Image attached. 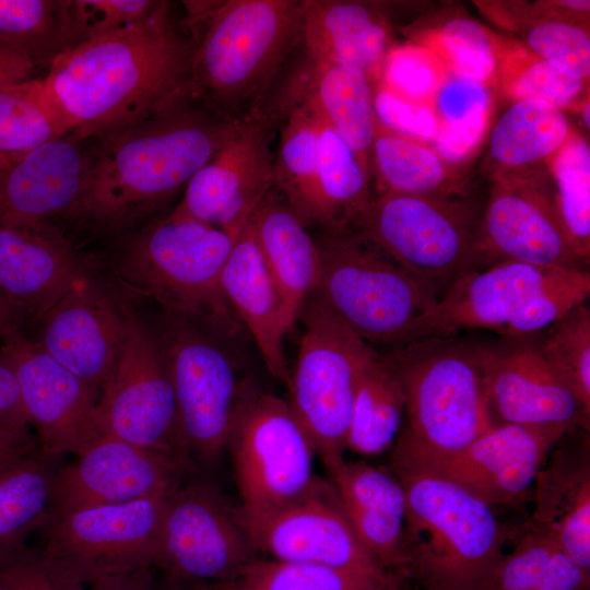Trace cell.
<instances>
[{"label":"cell","instance_id":"30","mask_svg":"<svg viewBox=\"0 0 590 590\" xmlns=\"http://www.w3.org/2000/svg\"><path fill=\"white\" fill-rule=\"evenodd\" d=\"M390 25L375 5L359 1L304 0L306 56L355 68L377 83L390 46Z\"/></svg>","mask_w":590,"mask_h":590},{"label":"cell","instance_id":"34","mask_svg":"<svg viewBox=\"0 0 590 590\" xmlns=\"http://www.w3.org/2000/svg\"><path fill=\"white\" fill-rule=\"evenodd\" d=\"M371 167L378 194L467 196L458 175L433 149L385 129L377 120Z\"/></svg>","mask_w":590,"mask_h":590},{"label":"cell","instance_id":"27","mask_svg":"<svg viewBox=\"0 0 590 590\" xmlns=\"http://www.w3.org/2000/svg\"><path fill=\"white\" fill-rule=\"evenodd\" d=\"M296 105L309 107L337 131L370 170L376 116L373 84L363 72L306 56L284 85L276 107L271 110L281 118L284 111Z\"/></svg>","mask_w":590,"mask_h":590},{"label":"cell","instance_id":"51","mask_svg":"<svg viewBox=\"0 0 590 590\" xmlns=\"http://www.w3.org/2000/svg\"><path fill=\"white\" fill-rule=\"evenodd\" d=\"M439 126L471 118L491 108V94L486 83L448 71L430 105Z\"/></svg>","mask_w":590,"mask_h":590},{"label":"cell","instance_id":"24","mask_svg":"<svg viewBox=\"0 0 590 590\" xmlns=\"http://www.w3.org/2000/svg\"><path fill=\"white\" fill-rule=\"evenodd\" d=\"M94 141L73 133L0 169V226L47 223L75 204L86 184Z\"/></svg>","mask_w":590,"mask_h":590},{"label":"cell","instance_id":"43","mask_svg":"<svg viewBox=\"0 0 590 590\" xmlns=\"http://www.w3.org/2000/svg\"><path fill=\"white\" fill-rule=\"evenodd\" d=\"M555 203L580 256L590 261V148L571 130L548 161Z\"/></svg>","mask_w":590,"mask_h":590},{"label":"cell","instance_id":"33","mask_svg":"<svg viewBox=\"0 0 590 590\" xmlns=\"http://www.w3.org/2000/svg\"><path fill=\"white\" fill-rule=\"evenodd\" d=\"M57 457L36 448L0 468V564L47 520Z\"/></svg>","mask_w":590,"mask_h":590},{"label":"cell","instance_id":"21","mask_svg":"<svg viewBox=\"0 0 590 590\" xmlns=\"http://www.w3.org/2000/svg\"><path fill=\"white\" fill-rule=\"evenodd\" d=\"M246 527L256 550L273 559L324 565L392 580L357 538L333 485L320 479L298 502Z\"/></svg>","mask_w":590,"mask_h":590},{"label":"cell","instance_id":"41","mask_svg":"<svg viewBox=\"0 0 590 590\" xmlns=\"http://www.w3.org/2000/svg\"><path fill=\"white\" fill-rule=\"evenodd\" d=\"M216 590H394L393 580L324 565L253 559Z\"/></svg>","mask_w":590,"mask_h":590},{"label":"cell","instance_id":"3","mask_svg":"<svg viewBox=\"0 0 590 590\" xmlns=\"http://www.w3.org/2000/svg\"><path fill=\"white\" fill-rule=\"evenodd\" d=\"M190 40L189 98L227 120L259 109L260 101L298 44L303 1H184Z\"/></svg>","mask_w":590,"mask_h":590},{"label":"cell","instance_id":"28","mask_svg":"<svg viewBox=\"0 0 590 590\" xmlns=\"http://www.w3.org/2000/svg\"><path fill=\"white\" fill-rule=\"evenodd\" d=\"M223 294L255 342L267 370L288 381L284 338L293 322L260 255L249 221L236 237L221 278Z\"/></svg>","mask_w":590,"mask_h":590},{"label":"cell","instance_id":"16","mask_svg":"<svg viewBox=\"0 0 590 590\" xmlns=\"http://www.w3.org/2000/svg\"><path fill=\"white\" fill-rule=\"evenodd\" d=\"M505 261L589 270L560 219L552 181L541 172L493 178L476 270Z\"/></svg>","mask_w":590,"mask_h":590},{"label":"cell","instance_id":"31","mask_svg":"<svg viewBox=\"0 0 590 590\" xmlns=\"http://www.w3.org/2000/svg\"><path fill=\"white\" fill-rule=\"evenodd\" d=\"M249 225L294 323L317 290L320 271L317 240L285 201L272 193L257 206Z\"/></svg>","mask_w":590,"mask_h":590},{"label":"cell","instance_id":"44","mask_svg":"<svg viewBox=\"0 0 590 590\" xmlns=\"http://www.w3.org/2000/svg\"><path fill=\"white\" fill-rule=\"evenodd\" d=\"M542 351L590 418V311L583 304L539 332Z\"/></svg>","mask_w":590,"mask_h":590},{"label":"cell","instance_id":"2","mask_svg":"<svg viewBox=\"0 0 590 590\" xmlns=\"http://www.w3.org/2000/svg\"><path fill=\"white\" fill-rule=\"evenodd\" d=\"M238 120L188 101L119 137L94 141L86 184L64 216L98 234L135 227L185 190Z\"/></svg>","mask_w":590,"mask_h":590},{"label":"cell","instance_id":"59","mask_svg":"<svg viewBox=\"0 0 590 590\" xmlns=\"http://www.w3.org/2000/svg\"><path fill=\"white\" fill-rule=\"evenodd\" d=\"M590 107H589V98H587L582 105H581V116H582V120H583V123L585 126L589 129V126H590V116H589V110Z\"/></svg>","mask_w":590,"mask_h":590},{"label":"cell","instance_id":"22","mask_svg":"<svg viewBox=\"0 0 590 590\" xmlns=\"http://www.w3.org/2000/svg\"><path fill=\"white\" fill-rule=\"evenodd\" d=\"M567 424H494L465 448L425 471L467 489L491 507L516 504L533 487Z\"/></svg>","mask_w":590,"mask_h":590},{"label":"cell","instance_id":"48","mask_svg":"<svg viewBox=\"0 0 590 590\" xmlns=\"http://www.w3.org/2000/svg\"><path fill=\"white\" fill-rule=\"evenodd\" d=\"M155 0H71L80 43L145 20L158 7Z\"/></svg>","mask_w":590,"mask_h":590},{"label":"cell","instance_id":"11","mask_svg":"<svg viewBox=\"0 0 590 590\" xmlns=\"http://www.w3.org/2000/svg\"><path fill=\"white\" fill-rule=\"evenodd\" d=\"M299 317L304 331L290 400L296 418L322 462L343 457L359 374L377 353L314 293ZM298 317V318H299Z\"/></svg>","mask_w":590,"mask_h":590},{"label":"cell","instance_id":"55","mask_svg":"<svg viewBox=\"0 0 590 590\" xmlns=\"http://www.w3.org/2000/svg\"><path fill=\"white\" fill-rule=\"evenodd\" d=\"M90 586L91 590H160L155 586L153 566L102 577Z\"/></svg>","mask_w":590,"mask_h":590},{"label":"cell","instance_id":"52","mask_svg":"<svg viewBox=\"0 0 590 590\" xmlns=\"http://www.w3.org/2000/svg\"><path fill=\"white\" fill-rule=\"evenodd\" d=\"M491 108L471 118L438 127L433 141L434 151L448 164L465 158L477 145L489 120Z\"/></svg>","mask_w":590,"mask_h":590},{"label":"cell","instance_id":"25","mask_svg":"<svg viewBox=\"0 0 590 590\" xmlns=\"http://www.w3.org/2000/svg\"><path fill=\"white\" fill-rule=\"evenodd\" d=\"M71 241L47 223L0 226V295L30 321L43 317L86 278Z\"/></svg>","mask_w":590,"mask_h":590},{"label":"cell","instance_id":"23","mask_svg":"<svg viewBox=\"0 0 590 590\" xmlns=\"http://www.w3.org/2000/svg\"><path fill=\"white\" fill-rule=\"evenodd\" d=\"M35 321L37 333L28 339L99 399L123 342L126 304L86 276Z\"/></svg>","mask_w":590,"mask_h":590},{"label":"cell","instance_id":"53","mask_svg":"<svg viewBox=\"0 0 590 590\" xmlns=\"http://www.w3.org/2000/svg\"><path fill=\"white\" fill-rule=\"evenodd\" d=\"M0 424L27 425L14 371L0 351Z\"/></svg>","mask_w":590,"mask_h":590},{"label":"cell","instance_id":"18","mask_svg":"<svg viewBox=\"0 0 590 590\" xmlns=\"http://www.w3.org/2000/svg\"><path fill=\"white\" fill-rule=\"evenodd\" d=\"M76 457L57 470L48 515L167 496L193 468L176 456L104 434Z\"/></svg>","mask_w":590,"mask_h":590},{"label":"cell","instance_id":"13","mask_svg":"<svg viewBox=\"0 0 590 590\" xmlns=\"http://www.w3.org/2000/svg\"><path fill=\"white\" fill-rule=\"evenodd\" d=\"M102 434L176 456L191 467L158 335L126 305V332L115 369L97 402Z\"/></svg>","mask_w":590,"mask_h":590},{"label":"cell","instance_id":"40","mask_svg":"<svg viewBox=\"0 0 590 590\" xmlns=\"http://www.w3.org/2000/svg\"><path fill=\"white\" fill-rule=\"evenodd\" d=\"M590 573L551 539L526 529L486 590H589Z\"/></svg>","mask_w":590,"mask_h":590},{"label":"cell","instance_id":"17","mask_svg":"<svg viewBox=\"0 0 590 590\" xmlns=\"http://www.w3.org/2000/svg\"><path fill=\"white\" fill-rule=\"evenodd\" d=\"M279 118L257 109L194 174L174 211L238 235L274 186L271 150Z\"/></svg>","mask_w":590,"mask_h":590},{"label":"cell","instance_id":"26","mask_svg":"<svg viewBox=\"0 0 590 590\" xmlns=\"http://www.w3.org/2000/svg\"><path fill=\"white\" fill-rule=\"evenodd\" d=\"M579 427L559 440L539 471L527 529L557 543L590 573V442Z\"/></svg>","mask_w":590,"mask_h":590},{"label":"cell","instance_id":"60","mask_svg":"<svg viewBox=\"0 0 590 590\" xmlns=\"http://www.w3.org/2000/svg\"><path fill=\"white\" fill-rule=\"evenodd\" d=\"M16 158H12V157L0 154V169L9 165Z\"/></svg>","mask_w":590,"mask_h":590},{"label":"cell","instance_id":"47","mask_svg":"<svg viewBox=\"0 0 590 590\" xmlns=\"http://www.w3.org/2000/svg\"><path fill=\"white\" fill-rule=\"evenodd\" d=\"M448 74L441 60L421 44L391 46L377 87L413 104L429 106Z\"/></svg>","mask_w":590,"mask_h":590},{"label":"cell","instance_id":"12","mask_svg":"<svg viewBox=\"0 0 590 590\" xmlns=\"http://www.w3.org/2000/svg\"><path fill=\"white\" fill-rule=\"evenodd\" d=\"M245 523L266 519L305 497L318 482L315 449L287 401L256 390L229 435Z\"/></svg>","mask_w":590,"mask_h":590},{"label":"cell","instance_id":"39","mask_svg":"<svg viewBox=\"0 0 590 590\" xmlns=\"http://www.w3.org/2000/svg\"><path fill=\"white\" fill-rule=\"evenodd\" d=\"M0 42L46 67L80 44L71 0H0Z\"/></svg>","mask_w":590,"mask_h":590},{"label":"cell","instance_id":"45","mask_svg":"<svg viewBox=\"0 0 590 590\" xmlns=\"http://www.w3.org/2000/svg\"><path fill=\"white\" fill-rule=\"evenodd\" d=\"M430 49L446 69L486 83L496 73L494 34L469 17H455L416 39Z\"/></svg>","mask_w":590,"mask_h":590},{"label":"cell","instance_id":"4","mask_svg":"<svg viewBox=\"0 0 590 590\" xmlns=\"http://www.w3.org/2000/svg\"><path fill=\"white\" fill-rule=\"evenodd\" d=\"M382 356L404 392L392 447L393 474L421 472L465 448L494 425L481 343L455 334L409 341Z\"/></svg>","mask_w":590,"mask_h":590},{"label":"cell","instance_id":"54","mask_svg":"<svg viewBox=\"0 0 590 590\" xmlns=\"http://www.w3.org/2000/svg\"><path fill=\"white\" fill-rule=\"evenodd\" d=\"M38 448L27 425L0 424V468Z\"/></svg>","mask_w":590,"mask_h":590},{"label":"cell","instance_id":"36","mask_svg":"<svg viewBox=\"0 0 590 590\" xmlns=\"http://www.w3.org/2000/svg\"><path fill=\"white\" fill-rule=\"evenodd\" d=\"M371 198L368 169L338 132L319 118L314 225L323 226L327 231L351 229Z\"/></svg>","mask_w":590,"mask_h":590},{"label":"cell","instance_id":"38","mask_svg":"<svg viewBox=\"0 0 590 590\" xmlns=\"http://www.w3.org/2000/svg\"><path fill=\"white\" fill-rule=\"evenodd\" d=\"M279 149L274 154V186L283 200L306 225H314L318 168L319 118L305 105L283 113Z\"/></svg>","mask_w":590,"mask_h":590},{"label":"cell","instance_id":"14","mask_svg":"<svg viewBox=\"0 0 590 590\" xmlns=\"http://www.w3.org/2000/svg\"><path fill=\"white\" fill-rule=\"evenodd\" d=\"M167 496L48 515L38 552L82 585L153 566Z\"/></svg>","mask_w":590,"mask_h":590},{"label":"cell","instance_id":"61","mask_svg":"<svg viewBox=\"0 0 590 590\" xmlns=\"http://www.w3.org/2000/svg\"><path fill=\"white\" fill-rule=\"evenodd\" d=\"M0 590H5V588L3 586L0 585Z\"/></svg>","mask_w":590,"mask_h":590},{"label":"cell","instance_id":"19","mask_svg":"<svg viewBox=\"0 0 590 590\" xmlns=\"http://www.w3.org/2000/svg\"><path fill=\"white\" fill-rule=\"evenodd\" d=\"M0 351L14 371L24 414L40 450L57 458L79 456L103 435L98 399L80 378L23 332L1 342Z\"/></svg>","mask_w":590,"mask_h":590},{"label":"cell","instance_id":"50","mask_svg":"<svg viewBox=\"0 0 590 590\" xmlns=\"http://www.w3.org/2000/svg\"><path fill=\"white\" fill-rule=\"evenodd\" d=\"M374 111L385 129L415 141H434L438 122L429 106L409 103L377 87Z\"/></svg>","mask_w":590,"mask_h":590},{"label":"cell","instance_id":"15","mask_svg":"<svg viewBox=\"0 0 590 590\" xmlns=\"http://www.w3.org/2000/svg\"><path fill=\"white\" fill-rule=\"evenodd\" d=\"M239 508L213 485L184 483L165 499L153 567L175 581L217 583L256 559Z\"/></svg>","mask_w":590,"mask_h":590},{"label":"cell","instance_id":"8","mask_svg":"<svg viewBox=\"0 0 590 590\" xmlns=\"http://www.w3.org/2000/svg\"><path fill=\"white\" fill-rule=\"evenodd\" d=\"M164 320L155 331L182 441L193 465H212L226 450L237 416L256 389L232 347L237 337L198 318L166 314Z\"/></svg>","mask_w":590,"mask_h":590},{"label":"cell","instance_id":"29","mask_svg":"<svg viewBox=\"0 0 590 590\" xmlns=\"http://www.w3.org/2000/svg\"><path fill=\"white\" fill-rule=\"evenodd\" d=\"M323 464L362 544L386 571L402 570L405 494L399 479L382 468L344 457Z\"/></svg>","mask_w":590,"mask_h":590},{"label":"cell","instance_id":"7","mask_svg":"<svg viewBox=\"0 0 590 590\" xmlns=\"http://www.w3.org/2000/svg\"><path fill=\"white\" fill-rule=\"evenodd\" d=\"M589 294V270L499 262L451 284L405 342L474 329L505 338L534 334L586 303Z\"/></svg>","mask_w":590,"mask_h":590},{"label":"cell","instance_id":"20","mask_svg":"<svg viewBox=\"0 0 590 590\" xmlns=\"http://www.w3.org/2000/svg\"><path fill=\"white\" fill-rule=\"evenodd\" d=\"M481 349L494 424H567L589 432L590 418L542 351L539 332Z\"/></svg>","mask_w":590,"mask_h":590},{"label":"cell","instance_id":"6","mask_svg":"<svg viewBox=\"0 0 590 590\" xmlns=\"http://www.w3.org/2000/svg\"><path fill=\"white\" fill-rule=\"evenodd\" d=\"M237 236L173 210L125 244L117 273L166 314L202 319L238 338L245 329L221 284Z\"/></svg>","mask_w":590,"mask_h":590},{"label":"cell","instance_id":"56","mask_svg":"<svg viewBox=\"0 0 590 590\" xmlns=\"http://www.w3.org/2000/svg\"><path fill=\"white\" fill-rule=\"evenodd\" d=\"M34 64L0 42V88L33 78Z\"/></svg>","mask_w":590,"mask_h":590},{"label":"cell","instance_id":"46","mask_svg":"<svg viewBox=\"0 0 590 590\" xmlns=\"http://www.w3.org/2000/svg\"><path fill=\"white\" fill-rule=\"evenodd\" d=\"M524 45L563 74L587 81L590 36L585 26L555 13H541L519 31Z\"/></svg>","mask_w":590,"mask_h":590},{"label":"cell","instance_id":"10","mask_svg":"<svg viewBox=\"0 0 590 590\" xmlns=\"http://www.w3.org/2000/svg\"><path fill=\"white\" fill-rule=\"evenodd\" d=\"M482 216L465 196L380 193L351 229L440 297L477 267Z\"/></svg>","mask_w":590,"mask_h":590},{"label":"cell","instance_id":"42","mask_svg":"<svg viewBox=\"0 0 590 590\" xmlns=\"http://www.w3.org/2000/svg\"><path fill=\"white\" fill-rule=\"evenodd\" d=\"M494 45L502 88L515 102L544 101L563 109L580 101L587 81L563 74L521 43L494 34Z\"/></svg>","mask_w":590,"mask_h":590},{"label":"cell","instance_id":"35","mask_svg":"<svg viewBox=\"0 0 590 590\" xmlns=\"http://www.w3.org/2000/svg\"><path fill=\"white\" fill-rule=\"evenodd\" d=\"M404 417V392L394 370L377 353L363 367L355 387L346 449L377 456L391 449Z\"/></svg>","mask_w":590,"mask_h":590},{"label":"cell","instance_id":"49","mask_svg":"<svg viewBox=\"0 0 590 590\" xmlns=\"http://www.w3.org/2000/svg\"><path fill=\"white\" fill-rule=\"evenodd\" d=\"M0 585L5 590H84V585L27 546L0 564Z\"/></svg>","mask_w":590,"mask_h":590},{"label":"cell","instance_id":"9","mask_svg":"<svg viewBox=\"0 0 590 590\" xmlns=\"http://www.w3.org/2000/svg\"><path fill=\"white\" fill-rule=\"evenodd\" d=\"M316 294L366 343H405L415 322L439 298L353 229L327 231L317 239Z\"/></svg>","mask_w":590,"mask_h":590},{"label":"cell","instance_id":"5","mask_svg":"<svg viewBox=\"0 0 590 590\" xmlns=\"http://www.w3.org/2000/svg\"><path fill=\"white\" fill-rule=\"evenodd\" d=\"M394 475L405 494L402 570L424 590H486L509 534L493 507L429 472Z\"/></svg>","mask_w":590,"mask_h":590},{"label":"cell","instance_id":"32","mask_svg":"<svg viewBox=\"0 0 590 590\" xmlns=\"http://www.w3.org/2000/svg\"><path fill=\"white\" fill-rule=\"evenodd\" d=\"M571 132L568 119L554 104L515 102L497 120L488 140L493 178L522 175L548 161Z\"/></svg>","mask_w":590,"mask_h":590},{"label":"cell","instance_id":"37","mask_svg":"<svg viewBox=\"0 0 590 590\" xmlns=\"http://www.w3.org/2000/svg\"><path fill=\"white\" fill-rule=\"evenodd\" d=\"M72 132L44 76L0 88V154L17 158Z\"/></svg>","mask_w":590,"mask_h":590},{"label":"cell","instance_id":"58","mask_svg":"<svg viewBox=\"0 0 590 590\" xmlns=\"http://www.w3.org/2000/svg\"><path fill=\"white\" fill-rule=\"evenodd\" d=\"M162 590H216L211 583L175 581L167 579Z\"/></svg>","mask_w":590,"mask_h":590},{"label":"cell","instance_id":"57","mask_svg":"<svg viewBox=\"0 0 590 590\" xmlns=\"http://www.w3.org/2000/svg\"><path fill=\"white\" fill-rule=\"evenodd\" d=\"M28 321V316L21 307L0 295V343L10 335L22 332Z\"/></svg>","mask_w":590,"mask_h":590},{"label":"cell","instance_id":"1","mask_svg":"<svg viewBox=\"0 0 590 590\" xmlns=\"http://www.w3.org/2000/svg\"><path fill=\"white\" fill-rule=\"evenodd\" d=\"M44 79L72 133L105 142L190 101V40L161 1L142 22L64 51Z\"/></svg>","mask_w":590,"mask_h":590}]
</instances>
